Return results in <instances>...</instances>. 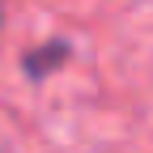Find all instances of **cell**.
I'll return each mask as SVG.
<instances>
[{
    "instance_id": "1",
    "label": "cell",
    "mask_w": 153,
    "mask_h": 153,
    "mask_svg": "<svg viewBox=\"0 0 153 153\" xmlns=\"http://www.w3.org/2000/svg\"><path fill=\"white\" fill-rule=\"evenodd\" d=\"M64 60H68V43H43V47H34L30 55H22V68H26L30 81H47Z\"/></svg>"
},
{
    "instance_id": "2",
    "label": "cell",
    "mask_w": 153,
    "mask_h": 153,
    "mask_svg": "<svg viewBox=\"0 0 153 153\" xmlns=\"http://www.w3.org/2000/svg\"><path fill=\"white\" fill-rule=\"evenodd\" d=\"M0 22H4V9H0Z\"/></svg>"
}]
</instances>
